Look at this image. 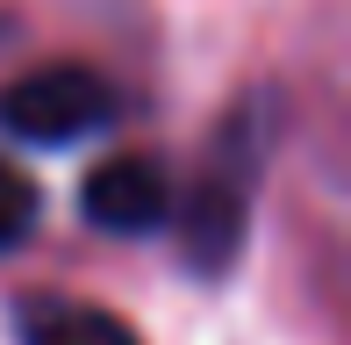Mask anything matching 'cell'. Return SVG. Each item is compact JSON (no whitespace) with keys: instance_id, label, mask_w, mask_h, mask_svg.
<instances>
[{"instance_id":"cell-1","label":"cell","mask_w":351,"mask_h":345,"mask_svg":"<svg viewBox=\"0 0 351 345\" xmlns=\"http://www.w3.org/2000/svg\"><path fill=\"white\" fill-rule=\"evenodd\" d=\"M122 115V87L86 58H51L0 93V130L22 144H79Z\"/></svg>"},{"instance_id":"cell-2","label":"cell","mask_w":351,"mask_h":345,"mask_svg":"<svg viewBox=\"0 0 351 345\" xmlns=\"http://www.w3.org/2000/svg\"><path fill=\"white\" fill-rule=\"evenodd\" d=\"M79 209H86V223L108 230V238H151V230H165L172 216H180V180H172V166L151 159V151H122V159L86 172Z\"/></svg>"},{"instance_id":"cell-4","label":"cell","mask_w":351,"mask_h":345,"mask_svg":"<svg viewBox=\"0 0 351 345\" xmlns=\"http://www.w3.org/2000/svg\"><path fill=\"white\" fill-rule=\"evenodd\" d=\"M36 216H43V194H36V180H29L22 166H8V159H0V252L29 245Z\"/></svg>"},{"instance_id":"cell-3","label":"cell","mask_w":351,"mask_h":345,"mask_svg":"<svg viewBox=\"0 0 351 345\" xmlns=\"http://www.w3.org/2000/svg\"><path fill=\"white\" fill-rule=\"evenodd\" d=\"M14 331H22V345H143L115 309L72 302V295H29Z\"/></svg>"}]
</instances>
